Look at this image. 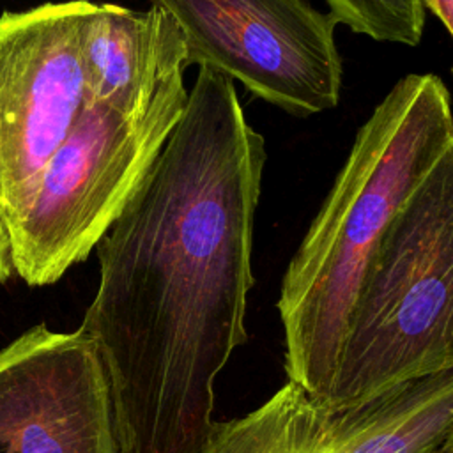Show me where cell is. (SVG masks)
<instances>
[{
	"label": "cell",
	"mask_w": 453,
	"mask_h": 453,
	"mask_svg": "<svg viewBox=\"0 0 453 453\" xmlns=\"http://www.w3.org/2000/svg\"><path fill=\"white\" fill-rule=\"evenodd\" d=\"M264 136L234 81L198 67L147 175L103 235L80 329L104 366L120 453H198L216 379L246 343Z\"/></svg>",
	"instance_id": "obj_1"
},
{
	"label": "cell",
	"mask_w": 453,
	"mask_h": 453,
	"mask_svg": "<svg viewBox=\"0 0 453 453\" xmlns=\"http://www.w3.org/2000/svg\"><path fill=\"white\" fill-rule=\"evenodd\" d=\"M453 136L451 96L432 73L407 74L357 129L278 297L288 380L327 403L352 308L389 221Z\"/></svg>",
	"instance_id": "obj_2"
},
{
	"label": "cell",
	"mask_w": 453,
	"mask_h": 453,
	"mask_svg": "<svg viewBox=\"0 0 453 453\" xmlns=\"http://www.w3.org/2000/svg\"><path fill=\"white\" fill-rule=\"evenodd\" d=\"M442 370H453V136L379 239L326 407Z\"/></svg>",
	"instance_id": "obj_3"
},
{
	"label": "cell",
	"mask_w": 453,
	"mask_h": 453,
	"mask_svg": "<svg viewBox=\"0 0 453 453\" xmlns=\"http://www.w3.org/2000/svg\"><path fill=\"white\" fill-rule=\"evenodd\" d=\"M184 71L133 110L85 104L9 228L14 278L57 283L119 218L188 103Z\"/></svg>",
	"instance_id": "obj_4"
},
{
	"label": "cell",
	"mask_w": 453,
	"mask_h": 453,
	"mask_svg": "<svg viewBox=\"0 0 453 453\" xmlns=\"http://www.w3.org/2000/svg\"><path fill=\"white\" fill-rule=\"evenodd\" d=\"M94 2L0 16V283L14 278L9 228L87 104L83 32Z\"/></svg>",
	"instance_id": "obj_5"
},
{
	"label": "cell",
	"mask_w": 453,
	"mask_h": 453,
	"mask_svg": "<svg viewBox=\"0 0 453 453\" xmlns=\"http://www.w3.org/2000/svg\"><path fill=\"white\" fill-rule=\"evenodd\" d=\"M182 32L186 65L211 67L294 117L333 110L338 19L310 0H150Z\"/></svg>",
	"instance_id": "obj_6"
},
{
	"label": "cell",
	"mask_w": 453,
	"mask_h": 453,
	"mask_svg": "<svg viewBox=\"0 0 453 453\" xmlns=\"http://www.w3.org/2000/svg\"><path fill=\"white\" fill-rule=\"evenodd\" d=\"M0 453H120L108 377L80 327L35 324L0 349Z\"/></svg>",
	"instance_id": "obj_7"
},
{
	"label": "cell",
	"mask_w": 453,
	"mask_h": 453,
	"mask_svg": "<svg viewBox=\"0 0 453 453\" xmlns=\"http://www.w3.org/2000/svg\"><path fill=\"white\" fill-rule=\"evenodd\" d=\"M87 104L133 110L186 65V44L173 18L150 5L134 11L94 4L83 32Z\"/></svg>",
	"instance_id": "obj_8"
},
{
	"label": "cell",
	"mask_w": 453,
	"mask_h": 453,
	"mask_svg": "<svg viewBox=\"0 0 453 453\" xmlns=\"http://www.w3.org/2000/svg\"><path fill=\"white\" fill-rule=\"evenodd\" d=\"M451 430L453 370H442L331 412L329 453H439Z\"/></svg>",
	"instance_id": "obj_9"
},
{
	"label": "cell",
	"mask_w": 453,
	"mask_h": 453,
	"mask_svg": "<svg viewBox=\"0 0 453 453\" xmlns=\"http://www.w3.org/2000/svg\"><path fill=\"white\" fill-rule=\"evenodd\" d=\"M331 411L288 380L244 416L216 421L198 453H329Z\"/></svg>",
	"instance_id": "obj_10"
},
{
	"label": "cell",
	"mask_w": 453,
	"mask_h": 453,
	"mask_svg": "<svg viewBox=\"0 0 453 453\" xmlns=\"http://www.w3.org/2000/svg\"><path fill=\"white\" fill-rule=\"evenodd\" d=\"M338 23L379 42L418 46L425 7L419 0H326Z\"/></svg>",
	"instance_id": "obj_11"
},
{
	"label": "cell",
	"mask_w": 453,
	"mask_h": 453,
	"mask_svg": "<svg viewBox=\"0 0 453 453\" xmlns=\"http://www.w3.org/2000/svg\"><path fill=\"white\" fill-rule=\"evenodd\" d=\"M425 9H430L453 37V0H419Z\"/></svg>",
	"instance_id": "obj_12"
},
{
	"label": "cell",
	"mask_w": 453,
	"mask_h": 453,
	"mask_svg": "<svg viewBox=\"0 0 453 453\" xmlns=\"http://www.w3.org/2000/svg\"><path fill=\"white\" fill-rule=\"evenodd\" d=\"M439 453H453V430H451L449 437L446 439V442H444V446L441 448Z\"/></svg>",
	"instance_id": "obj_13"
}]
</instances>
